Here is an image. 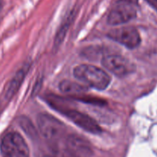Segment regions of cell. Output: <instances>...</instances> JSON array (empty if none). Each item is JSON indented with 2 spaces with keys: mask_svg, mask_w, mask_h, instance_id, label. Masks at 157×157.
<instances>
[{
  "mask_svg": "<svg viewBox=\"0 0 157 157\" xmlns=\"http://www.w3.org/2000/svg\"><path fill=\"white\" fill-rule=\"evenodd\" d=\"M74 75L84 85L101 90L107 88L111 81L107 72L91 64H81L75 67Z\"/></svg>",
  "mask_w": 157,
  "mask_h": 157,
  "instance_id": "6da1fadb",
  "label": "cell"
},
{
  "mask_svg": "<svg viewBox=\"0 0 157 157\" xmlns=\"http://www.w3.org/2000/svg\"><path fill=\"white\" fill-rule=\"evenodd\" d=\"M137 0H118L107 17V23L111 25L124 24L136 16Z\"/></svg>",
  "mask_w": 157,
  "mask_h": 157,
  "instance_id": "7a4b0ae2",
  "label": "cell"
},
{
  "mask_svg": "<svg viewBox=\"0 0 157 157\" xmlns=\"http://www.w3.org/2000/svg\"><path fill=\"white\" fill-rule=\"evenodd\" d=\"M2 157H29V149L24 138L18 133L5 135L0 144Z\"/></svg>",
  "mask_w": 157,
  "mask_h": 157,
  "instance_id": "3957f363",
  "label": "cell"
},
{
  "mask_svg": "<svg viewBox=\"0 0 157 157\" xmlns=\"http://www.w3.org/2000/svg\"><path fill=\"white\" fill-rule=\"evenodd\" d=\"M38 128L44 138L55 140L65 133V126L55 117L48 113H40L37 117Z\"/></svg>",
  "mask_w": 157,
  "mask_h": 157,
  "instance_id": "277c9868",
  "label": "cell"
},
{
  "mask_svg": "<svg viewBox=\"0 0 157 157\" xmlns=\"http://www.w3.org/2000/svg\"><path fill=\"white\" fill-rule=\"evenodd\" d=\"M102 64L107 70L118 77L127 76L135 71L134 64L119 55H107L102 59Z\"/></svg>",
  "mask_w": 157,
  "mask_h": 157,
  "instance_id": "5b68a950",
  "label": "cell"
},
{
  "mask_svg": "<svg viewBox=\"0 0 157 157\" xmlns=\"http://www.w3.org/2000/svg\"><path fill=\"white\" fill-rule=\"evenodd\" d=\"M107 35L112 40L123 44L127 48H136L140 44L141 38L139 32L132 26L113 29Z\"/></svg>",
  "mask_w": 157,
  "mask_h": 157,
  "instance_id": "8992f818",
  "label": "cell"
},
{
  "mask_svg": "<svg viewBox=\"0 0 157 157\" xmlns=\"http://www.w3.org/2000/svg\"><path fill=\"white\" fill-rule=\"evenodd\" d=\"M69 120L72 121L75 125L81 127L85 131L93 134H98L101 132V128L98 123L88 115L84 114L75 109H71L64 113Z\"/></svg>",
  "mask_w": 157,
  "mask_h": 157,
  "instance_id": "52a82bcc",
  "label": "cell"
},
{
  "mask_svg": "<svg viewBox=\"0 0 157 157\" xmlns=\"http://www.w3.org/2000/svg\"><path fill=\"white\" fill-rule=\"evenodd\" d=\"M67 147L79 157H90L92 155L91 146L81 136H69L67 139Z\"/></svg>",
  "mask_w": 157,
  "mask_h": 157,
  "instance_id": "ba28073f",
  "label": "cell"
},
{
  "mask_svg": "<svg viewBox=\"0 0 157 157\" xmlns=\"http://www.w3.org/2000/svg\"><path fill=\"white\" fill-rule=\"evenodd\" d=\"M29 66L27 65L23 67L21 69H20L15 74V76L12 78V79L11 80V81L9 84V86H8L7 90H6V94H5L6 99L10 100L16 94V92L18 91L20 86L21 85L23 81H24L25 78V75L27 74L28 70H29Z\"/></svg>",
  "mask_w": 157,
  "mask_h": 157,
  "instance_id": "9c48e42d",
  "label": "cell"
},
{
  "mask_svg": "<svg viewBox=\"0 0 157 157\" xmlns=\"http://www.w3.org/2000/svg\"><path fill=\"white\" fill-rule=\"evenodd\" d=\"M59 89L63 93L70 95L81 94L87 90V87H86V85L78 84L75 81H67V80H64L60 83Z\"/></svg>",
  "mask_w": 157,
  "mask_h": 157,
  "instance_id": "30bf717a",
  "label": "cell"
},
{
  "mask_svg": "<svg viewBox=\"0 0 157 157\" xmlns=\"http://www.w3.org/2000/svg\"><path fill=\"white\" fill-rule=\"evenodd\" d=\"M73 18H74V14L73 13L70 14L69 16L67 18V19H66V21L62 24L61 29L58 30V33L56 34V37H55V44L56 47H58V46L62 42L63 40H64L66 33H67V30H68V28L69 26H70Z\"/></svg>",
  "mask_w": 157,
  "mask_h": 157,
  "instance_id": "8fae6325",
  "label": "cell"
},
{
  "mask_svg": "<svg viewBox=\"0 0 157 157\" xmlns=\"http://www.w3.org/2000/svg\"><path fill=\"white\" fill-rule=\"evenodd\" d=\"M53 157H79L78 155L69 150L67 147L64 149H58L54 153Z\"/></svg>",
  "mask_w": 157,
  "mask_h": 157,
  "instance_id": "7c38bea8",
  "label": "cell"
},
{
  "mask_svg": "<svg viewBox=\"0 0 157 157\" xmlns=\"http://www.w3.org/2000/svg\"><path fill=\"white\" fill-rule=\"evenodd\" d=\"M150 6H153V8L157 9V0H146Z\"/></svg>",
  "mask_w": 157,
  "mask_h": 157,
  "instance_id": "4fadbf2b",
  "label": "cell"
}]
</instances>
